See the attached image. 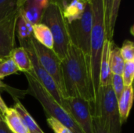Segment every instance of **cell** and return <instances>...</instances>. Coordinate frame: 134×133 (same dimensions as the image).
<instances>
[{
  "label": "cell",
  "instance_id": "cell-1",
  "mask_svg": "<svg viewBox=\"0 0 134 133\" xmlns=\"http://www.w3.org/2000/svg\"><path fill=\"white\" fill-rule=\"evenodd\" d=\"M61 71L64 98L78 97L94 104L89 56L70 43L61 60Z\"/></svg>",
  "mask_w": 134,
  "mask_h": 133
},
{
  "label": "cell",
  "instance_id": "cell-2",
  "mask_svg": "<svg viewBox=\"0 0 134 133\" xmlns=\"http://www.w3.org/2000/svg\"><path fill=\"white\" fill-rule=\"evenodd\" d=\"M92 8V30L90 49V71L94 105L100 86V63L106 38L104 13L102 0H90Z\"/></svg>",
  "mask_w": 134,
  "mask_h": 133
},
{
  "label": "cell",
  "instance_id": "cell-3",
  "mask_svg": "<svg viewBox=\"0 0 134 133\" xmlns=\"http://www.w3.org/2000/svg\"><path fill=\"white\" fill-rule=\"evenodd\" d=\"M24 74L28 85L27 92L40 103L47 115L57 119L73 133H83L68 113L49 95L35 78L28 73Z\"/></svg>",
  "mask_w": 134,
  "mask_h": 133
},
{
  "label": "cell",
  "instance_id": "cell-4",
  "mask_svg": "<svg viewBox=\"0 0 134 133\" xmlns=\"http://www.w3.org/2000/svg\"><path fill=\"white\" fill-rule=\"evenodd\" d=\"M42 24L50 30L53 38V51L62 60L67 53L70 38L68 31V22L65 20L62 9L55 3L50 2L44 9Z\"/></svg>",
  "mask_w": 134,
  "mask_h": 133
},
{
  "label": "cell",
  "instance_id": "cell-5",
  "mask_svg": "<svg viewBox=\"0 0 134 133\" xmlns=\"http://www.w3.org/2000/svg\"><path fill=\"white\" fill-rule=\"evenodd\" d=\"M103 126L111 133L122 132L118 100L114 93L111 85L99 88L95 103V113Z\"/></svg>",
  "mask_w": 134,
  "mask_h": 133
},
{
  "label": "cell",
  "instance_id": "cell-6",
  "mask_svg": "<svg viewBox=\"0 0 134 133\" xmlns=\"http://www.w3.org/2000/svg\"><path fill=\"white\" fill-rule=\"evenodd\" d=\"M92 30V8L89 0L82 16L68 24L70 42L81 49L90 58V36Z\"/></svg>",
  "mask_w": 134,
  "mask_h": 133
},
{
  "label": "cell",
  "instance_id": "cell-7",
  "mask_svg": "<svg viewBox=\"0 0 134 133\" xmlns=\"http://www.w3.org/2000/svg\"><path fill=\"white\" fill-rule=\"evenodd\" d=\"M62 107L68 113L83 133H93L91 103L78 98H63Z\"/></svg>",
  "mask_w": 134,
  "mask_h": 133
},
{
  "label": "cell",
  "instance_id": "cell-8",
  "mask_svg": "<svg viewBox=\"0 0 134 133\" xmlns=\"http://www.w3.org/2000/svg\"><path fill=\"white\" fill-rule=\"evenodd\" d=\"M31 42L38 62L44 70L54 80L64 98V89L61 71V60L57 56L53 49L44 47L36 40H35L34 38H32Z\"/></svg>",
  "mask_w": 134,
  "mask_h": 133
},
{
  "label": "cell",
  "instance_id": "cell-9",
  "mask_svg": "<svg viewBox=\"0 0 134 133\" xmlns=\"http://www.w3.org/2000/svg\"><path fill=\"white\" fill-rule=\"evenodd\" d=\"M31 39L29 41H27L25 42H23L20 44V46L24 47L27 52L29 54V56L31 60L32 63V72L28 73L34 76L35 79L40 83V85L49 93V95L62 107L63 104V96L56 85L54 80L50 77V75L44 70V68L42 67L40 63L38 62L37 56L35 55Z\"/></svg>",
  "mask_w": 134,
  "mask_h": 133
},
{
  "label": "cell",
  "instance_id": "cell-10",
  "mask_svg": "<svg viewBox=\"0 0 134 133\" xmlns=\"http://www.w3.org/2000/svg\"><path fill=\"white\" fill-rule=\"evenodd\" d=\"M18 14L17 9L0 21V57L9 56L16 47V24Z\"/></svg>",
  "mask_w": 134,
  "mask_h": 133
},
{
  "label": "cell",
  "instance_id": "cell-11",
  "mask_svg": "<svg viewBox=\"0 0 134 133\" xmlns=\"http://www.w3.org/2000/svg\"><path fill=\"white\" fill-rule=\"evenodd\" d=\"M113 41L111 42L108 39L105 40L100 63V87L106 86L111 85L112 73L110 68V62H109V54Z\"/></svg>",
  "mask_w": 134,
  "mask_h": 133
},
{
  "label": "cell",
  "instance_id": "cell-12",
  "mask_svg": "<svg viewBox=\"0 0 134 133\" xmlns=\"http://www.w3.org/2000/svg\"><path fill=\"white\" fill-rule=\"evenodd\" d=\"M2 117L7 128L12 133H30L13 107H8Z\"/></svg>",
  "mask_w": 134,
  "mask_h": 133
},
{
  "label": "cell",
  "instance_id": "cell-13",
  "mask_svg": "<svg viewBox=\"0 0 134 133\" xmlns=\"http://www.w3.org/2000/svg\"><path fill=\"white\" fill-rule=\"evenodd\" d=\"M133 85L125 87L124 92L121 97L118 100V106L119 116L122 124L125 123L129 116L133 106Z\"/></svg>",
  "mask_w": 134,
  "mask_h": 133
},
{
  "label": "cell",
  "instance_id": "cell-14",
  "mask_svg": "<svg viewBox=\"0 0 134 133\" xmlns=\"http://www.w3.org/2000/svg\"><path fill=\"white\" fill-rule=\"evenodd\" d=\"M9 56L16 63L19 71H22L24 73L32 72V63L31 58L28 53L24 47H15Z\"/></svg>",
  "mask_w": 134,
  "mask_h": 133
},
{
  "label": "cell",
  "instance_id": "cell-15",
  "mask_svg": "<svg viewBox=\"0 0 134 133\" xmlns=\"http://www.w3.org/2000/svg\"><path fill=\"white\" fill-rule=\"evenodd\" d=\"M19 11L31 24L35 25L41 23L44 10L35 5L31 0H27L19 8Z\"/></svg>",
  "mask_w": 134,
  "mask_h": 133
},
{
  "label": "cell",
  "instance_id": "cell-16",
  "mask_svg": "<svg viewBox=\"0 0 134 133\" xmlns=\"http://www.w3.org/2000/svg\"><path fill=\"white\" fill-rule=\"evenodd\" d=\"M32 30L33 38L35 40H36L44 47L49 49H53V38L50 30L46 25L42 23L37 24L33 25Z\"/></svg>",
  "mask_w": 134,
  "mask_h": 133
},
{
  "label": "cell",
  "instance_id": "cell-17",
  "mask_svg": "<svg viewBox=\"0 0 134 133\" xmlns=\"http://www.w3.org/2000/svg\"><path fill=\"white\" fill-rule=\"evenodd\" d=\"M89 0H72L63 9V14L68 24L79 19L84 11Z\"/></svg>",
  "mask_w": 134,
  "mask_h": 133
},
{
  "label": "cell",
  "instance_id": "cell-18",
  "mask_svg": "<svg viewBox=\"0 0 134 133\" xmlns=\"http://www.w3.org/2000/svg\"><path fill=\"white\" fill-rule=\"evenodd\" d=\"M18 17L16 24V36L17 37L20 44L29 41L33 38V25L31 24L20 13L18 9Z\"/></svg>",
  "mask_w": 134,
  "mask_h": 133
},
{
  "label": "cell",
  "instance_id": "cell-19",
  "mask_svg": "<svg viewBox=\"0 0 134 133\" xmlns=\"http://www.w3.org/2000/svg\"><path fill=\"white\" fill-rule=\"evenodd\" d=\"M13 108L16 111V112L20 115L21 120L23 121V122L24 123V125L29 130V132H43V131L41 129V128L38 126V125L36 123L34 118L31 116V114L25 109V107L21 103V102H20L18 100H16V103H15Z\"/></svg>",
  "mask_w": 134,
  "mask_h": 133
},
{
  "label": "cell",
  "instance_id": "cell-20",
  "mask_svg": "<svg viewBox=\"0 0 134 133\" xmlns=\"http://www.w3.org/2000/svg\"><path fill=\"white\" fill-rule=\"evenodd\" d=\"M109 62H110V68L112 74H118L122 76L124 65H125V61L121 55L120 48L115 45L114 42L111 44V47L110 50Z\"/></svg>",
  "mask_w": 134,
  "mask_h": 133
},
{
  "label": "cell",
  "instance_id": "cell-21",
  "mask_svg": "<svg viewBox=\"0 0 134 133\" xmlns=\"http://www.w3.org/2000/svg\"><path fill=\"white\" fill-rule=\"evenodd\" d=\"M19 71L16 63L10 56L0 57V80Z\"/></svg>",
  "mask_w": 134,
  "mask_h": 133
},
{
  "label": "cell",
  "instance_id": "cell-22",
  "mask_svg": "<svg viewBox=\"0 0 134 133\" xmlns=\"http://www.w3.org/2000/svg\"><path fill=\"white\" fill-rule=\"evenodd\" d=\"M122 0H113L112 5H111V16H110V22H109V30L107 34L106 38L111 42L113 41V35L115 31V24L117 22V18L119 16V8L121 5Z\"/></svg>",
  "mask_w": 134,
  "mask_h": 133
},
{
  "label": "cell",
  "instance_id": "cell-23",
  "mask_svg": "<svg viewBox=\"0 0 134 133\" xmlns=\"http://www.w3.org/2000/svg\"><path fill=\"white\" fill-rule=\"evenodd\" d=\"M18 0H0V21L18 9Z\"/></svg>",
  "mask_w": 134,
  "mask_h": 133
},
{
  "label": "cell",
  "instance_id": "cell-24",
  "mask_svg": "<svg viewBox=\"0 0 134 133\" xmlns=\"http://www.w3.org/2000/svg\"><path fill=\"white\" fill-rule=\"evenodd\" d=\"M122 77L125 87L133 85L134 78V61L125 62Z\"/></svg>",
  "mask_w": 134,
  "mask_h": 133
},
{
  "label": "cell",
  "instance_id": "cell-25",
  "mask_svg": "<svg viewBox=\"0 0 134 133\" xmlns=\"http://www.w3.org/2000/svg\"><path fill=\"white\" fill-rule=\"evenodd\" d=\"M121 55L125 62L134 61V44L130 40H125L120 48Z\"/></svg>",
  "mask_w": 134,
  "mask_h": 133
},
{
  "label": "cell",
  "instance_id": "cell-26",
  "mask_svg": "<svg viewBox=\"0 0 134 133\" xmlns=\"http://www.w3.org/2000/svg\"><path fill=\"white\" fill-rule=\"evenodd\" d=\"M111 85L112 89L114 91V93L117 100H119L121 97L125 89V85H124V82L122 80V77L118 74H112Z\"/></svg>",
  "mask_w": 134,
  "mask_h": 133
},
{
  "label": "cell",
  "instance_id": "cell-27",
  "mask_svg": "<svg viewBox=\"0 0 134 133\" xmlns=\"http://www.w3.org/2000/svg\"><path fill=\"white\" fill-rule=\"evenodd\" d=\"M46 122H47L48 125L54 132V133H73L68 128H67L62 123H60L57 119L52 117L48 116Z\"/></svg>",
  "mask_w": 134,
  "mask_h": 133
},
{
  "label": "cell",
  "instance_id": "cell-28",
  "mask_svg": "<svg viewBox=\"0 0 134 133\" xmlns=\"http://www.w3.org/2000/svg\"><path fill=\"white\" fill-rule=\"evenodd\" d=\"M112 1L113 0H102V2H103V7H104V13L106 37H107V34L108 33V30H109V22H110V16H111Z\"/></svg>",
  "mask_w": 134,
  "mask_h": 133
},
{
  "label": "cell",
  "instance_id": "cell-29",
  "mask_svg": "<svg viewBox=\"0 0 134 133\" xmlns=\"http://www.w3.org/2000/svg\"><path fill=\"white\" fill-rule=\"evenodd\" d=\"M93 133H111L103 126L99 117L97 114H93Z\"/></svg>",
  "mask_w": 134,
  "mask_h": 133
},
{
  "label": "cell",
  "instance_id": "cell-30",
  "mask_svg": "<svg viewBox=\"0 0 134 133\" xmlns=\"http://www.w3.org/2000/svg\"><path fill=\"white\" fill-rule=\"evenodd\" d=\"M35 5L42 9H45L50 3V0H31Z\"/></svg>",
  "mask_w": 134,
  "mask_h": 133
},
{
  "label": "cell",
  "instance_id": "cell-31",
  "mask_svg": "<svg viewBox=\"0 0 134 133\" xmlns=\"http://www.w3.org/2000/svg\"><path fill=\"white\" fill-rule=\"evenodd\" d=\"M2 85H3V84L2 83V82H1V80H0V88H1ZM7 109H8V107H7V105L5 104V103L4 102V100H3V99L2 98L1 94H0V113L3 115V114L5 113V111H7Z\"/></svg>",
  "mask_w": 134,
  "mask_h": 133
},
{
  "label": "cell",
  "instance_id": "cell-32",
  "mask_svg": "<svg viewBox=\"0 0 134 133\" xmlns=\"http://www.w3.org/2000/svg\"><path fill=\"white\" fill-rule=\"evenodd\" d=\"M70 2L71 1H69V0H50V2L57 4L62 9V10L69 4Z\"/></svg>",
  "mask_w": 134,
  "mask_h": 133
},
{
  "label": "cell",
  "instance_id": "cell-33",
  "mask_svg": "<svg viewBox=\"0 0 134 133\" xmlns=\"http://www.w3.org/2000/svg\"><path fill=\"white\" fill-rule=\"evenodd\" d=\"M0 133H12L7 128L5 122L3 120V117L2 118H0Z\"/></svg>",
  "mask_w": 134,
  "mask_h": 133
},
{
  "label": "cell",
  "instance_id": "cell-34",
  "mask_svg": "<svg viewBox=\"0 0 134 133\" xmlns=\"http://www.w3.org/2000/svg\"><path fill=\"white\" fill-rule=\"evenodd\" d=\"M27 0H18V2H17V7L18 8H20V6H22L24 4V2H26Z\"/></svg>",
  "mask_w": 134,
  "mask_h": 133
},
{
  "label": "cell",
  "instance_id": "cell-35",
  "mask_svg": "<svg viewBox=\"0 0 134 133\" xmlns=\"http://www.w3.org/2000/svg\"><path fill=\"white\" fill-rule=\"evenodd\" d=\"M2 118V114L0 113V118Z\"/></svg>",
  "mask_w": 134,
  "mask_h": 133
},
{
  "label": "cell",
  "instance_id": "cell-36",
  "mask_svg": "<svg viewBox=\"0 0 134 133\" xmlns=\"http://www.w3.org/2000/svg\"><path fill=\"white\" fill-rule=\"evenodd\" d=\"M35 133H39V132H35ZM41 133H44V132H41Z\"/></svg>",
  "mask_w": 134,
  "mask_h": 133
},
{
  "label": "cell",
  "instance_id": "cell-37",
  "mask_svg": "<svg viewBox=\"0 0 134 133\" xmlns=\"http://www.w3.org/2000/svg\"><path fill=\"white\" fill-rule=\"evenodd\" d=\"M69 1H72V0H69Z\"/></svg>",
  "mask_w": 134,
  "mask_h": 133
}]
</instances>
